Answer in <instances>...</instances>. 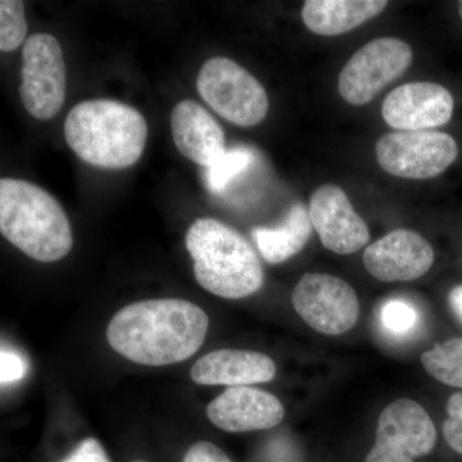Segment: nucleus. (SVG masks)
<instances>
[{
  "instance_id": "obj_14",
  "label": "nucleus",
  "mask_w": 462,
  "mask_h": 462,
  "mask_svg": "<svg viewBox=\"0 0 462 462\" xmlns=\"http://www.w3.org/2000/svg\"><path fill=\"white\" fill-rule=\"evenodd\" d=\"M284 415L278 398L251 387H229L207 407L212 424L230 433L270 430L281 424Z\"/></svg>"
},
{
  "instance_id": "obj_3",
  "label": "nucleus",
  "mask_w": 462,
  "mask_h": 462,
  "mask_svg": "<svg viewBox=\"0 0 462 462\" xmlns=\"http://www.w3.org/2000/svg\"><path fill=\"white\" fill-rule=\"evenodd\" d=\"M0 233L39 263L62 260L74 245L69 217L58 200L20 179L0 180Z\"/></svg>"
},
{
  "instance_id": "obj_18",
  "label": "nucleus",
  "mask_w": 462,
  "mask_h": 462,
  "mask_svg": "<svg viewBox=\"0 0 462 462\" xmlns=\"http://www.w3.org/2000/svg\"><path fill=\"white\" fill-rule=\"evenodd\" d=\"M310 209L298 202L289 209L284 223L278 227H256L252 231L258 251L269 263H282L296 256L307 245L312 231Z\"/></svg>"
},
{
  "instance_id": "obj_8",
  "label": "nucleus",
  "mask_w": 462,
  "mask_h": 462,
  "mask_svg": "<svg viewBox=\"0 0 462 462\" xmlns=\"http://www.w3.org/2000/svg\"><path fill=\"white\" fill-rule=\"evenodd\" d=\"M411 60V48L400 39L379 38L367 42L343 67L338 79L340 96L349 105H366L400 78Z\"/></svg>"
},
{
  "instance_id": "obj_4",
  "label": "nucleus",
  "mask_w": 462,
  "mask_h": 462,
  "mask_svg": "<svg viewBox=\"0 0 462 462\" xmlns=\"http://www.w3.org/2000/svg\"><path fill=\"white\" fill-rule=\"evenodd\" d=\"M194 276L203 289L226 300L252 296L263 284V269L245 236L215 218H199L187 234Z\"/></svg>"
},
{
  "instance_id": "obj_16",
  "label": "nucleus",
  "mask_w": 462,
  "mask_h": 462,
  "mask_svg": "<svg viewBox=\"0 0 462 462\" xmlns=\"http://www.w3.org/2000/svg\"><path fill=\"white\" fill-rule=\"evenodd\" d=\"M275 374V364L269 356L225 348L200 357L191 367L190 376L197 384L245 387L270 382Z\"/></svg>"
},
{
  "instance_id": "obj_5",
  "label": "nucleus",
  "mask_w": 462,
  "mask_h": 462,
  "mask_svg": "<svg viewBox=\"0 0 462 462\" xmlns=\"http://www.w3.org/2000/svg\"><path fill=\"white\" fill-rule=\"evenodd\" d=\"M197 88L209 107L238 126H256L269 112V97L263 85L229 58L207 60L200 69Z\"/></svg>"
},
{
  "instance_id": "obj_12",
  "label": "nucleus",
  "mask_w": 462,
  "mask_h": 462,
  "mask_svg": "<svg viewBox=\"0 0 462 462\" xmlns=\"http://www.w3.org/2000/svg\"><path fill=\"white\" fill-rule=\"evenodd\" d=\"M454 106L451 93L442 85L410 83L388 94L382 114L398 132H422L448 123Z\"/></svg>"
},
{
  "instance_id": "obj_11",
  "label": "nucleus",
  "mask_w": 462,
  "mask_h": 462,
  "mask_svg": "<svg viewBox=\"0 0 462 462\" xmlns=\"http://www.w3.org/2000/svg\"><path fill=\"white\" fill-rule=\"evenodd\" d=\"M310 217L322 245L338 254H352L369 242L366 223L355 211L345 190L333 184L319 187L310 199Z\"/></svg>"
},
{
  "instance_id": "obj_26",
  "label": "nucleus",
  "mask_w": 462,
  "mask_h": 462,
  "mask_svg": "<svg viewBox=\"0 0 462 462\" xmlns=\"http://www.w3.org/2000/svg\"><path fill=\"white\" fill-rule=\"evenodd\" d=\"M184 462H231L223 449L211 442H197L188 449Z\"/></svg>"
},
{
  "instance_id": "obj_29",
  "label": "nucleus",
  "mask_w": 462,
  "mask_h": 462,
  "mask_svg": "<svg viewBox=\"0 0 462 462\" xmlns=\"http://www.w3.org/2000/svg\"><path fill=\"white\" fill-rule=\"evenodd\" d=\"M133 462H144V461H133Z\"/></svg>"
},
{
  "instance_id": "obj_24",
  "label": "nucleus",
  "mask_w": 462,
  "mask_h": 462,
  "mask_svg": "<svg viewBox=\"0 0 462 462\" xmlns=\"http://www.w3.org/2000/svg\"><path fill=\"white\" fill-rule=\"evenodd\" d=\"M26 373V365L23 358L16 352L5 351L2 349L0 356V379L2 384H9V383L17 382L23 379Z\"/></svg>"
},
{
  "instance_id": "obj_6",
  "label": "nucleus",
  "mask_w": 462,
  "mask_h": 462,
  "mask_svg": "<svg viewBox=\"0 0 462 462\" xmlns=\"http://www.w3.org/2000/svg\"><path fill=\"white\" fill-rule=\"evenodd\" d=\"M20 97L36 120L47 121L63 107L66 65L60 42L51 33H33L23 50Z\"/></svg>"
},
{
  "instance_id": "obj_2",
  "label": "nucleus",
  "mask_w": 462,
  "mask_h": 462,
  "mask_svg": "<svg viewBox=\"0 0 462 462\" xmlns=\"http://www.w3.org/2000/svg\"><path fill=\"white\" fill-rule=\"evenodd\" d=\"M69 147L89 165L126 169L141 160L148 125L138 109L111 99L85 100L65 121Z\"/></svg>"
},
{
  "instance_id": "obj_19",
  "label": "nucleus",
  "mask_w": 462,
  "mask_h": 462,
  "mask_svg": "<svg viewBox=\"0 0 462 462\" xmlns=\"http://www.w3.org/2000/svg\"><path fill=\"white\" fill-rule=\"evenodd\" d=\"M421 364L438 382L462 389V337L438 343L421 355Z\"/></svg>"
},
{
  "instance_id": "obj_22",
  "label": "nucleus",
  "mask_w": 462,
  "mask_h": 462,
  "mask_svg": "<svg viewBox=\"0 0 462 462\" xmlns=\"http://www.w3.org/2000/svg\"><path fill=\"white\" fill-rule=\"evenodd\" d=\"M383 327L394 334H407L416 327L419 321L415 307L403 300H388L380 311Z\"/></svg>"
},
{
  "instance_id": "obj_15",
  "label": "nucleus",
  "mask_w": 462,
  "mask_h": 462,
  "mask_svg": "<svg viewBox=\"0 0 462 462\" xmlns=\"http://www.w3.org/2000/svg\"><path fill=\"white\" fill-rule=\"evenodd\" d=\"M171 134L182 156L206 169L226 151L223 127L194 100H180L173 107Z\"/></svg>"
},
{
  "instance_id": "obj_28",
  "label": "nucleus",
  "mask_w": 462,
  "mask_h": 462,
  "mask_svg": "<svg viewBox=\"0 0 462 462\" xmlns=\"http://www.w3.org/2000/svg\"><path fill=\"white\" fill-rule=\"evenodd\" d=\"M458 12H460V17L462 20V2H460V5H458Z\"/></svg>"
},
{
  "instance_id": "obj_1",
  "label": "nucleus",
  "mask_w": 462,
  "mask_h": 462,
  "mask_svg": "<svg viewBox=\"0 0 462 462\" xmlns=\"http://www.w3.org/2000/svg\"><path fill=\"white\" fill-rule=\"evenodd\" d=\"M208 316L179 298L148 300L125 306L107 328L109 346L127 360L166 366L188 360L205 342Z\"/></svg>"
},
{
  "instance_id": "obj_20",
  "label": "nucleus",
  "mask_w": 462,
  "mask_h": 462,
  "mask_svg": "<svg viewBox=\"0 0 462 462\" xmlns=\"http://www.w3.org/2000/svg\"><path fill=\"white\" fill-rule=\"evenodd\" d=\"M254 162H256V153L252 148L238 145V147L226 149L214 165L206 169L207 189L212 194L223 193L234 179L247 171Z\"/></svg>"
},
{
  "instance_id": "obj_23",
  "label": "nucleus",
  "mask_w": 462,
  "mask_h": 462,
  "mask_svg": "<svg viewBox=\"0 0 462 462\" xmlns=\"http://www.w3.org/2000/svg\"><path fill=\"white\" fill-rule=\"evenodd\" d=\"M447 419L443 424L446 442L462 456V391L456 392L447 402Z\"/></svg>"
},
{
  "instance_id": "obj_9",
  "label": "nucleus",
  "mask_w": 462,
  "mask_h": 462,
  "mask_svg": "<svg viewBox=\"0 0 462 462\" xmlns=\"http://www.w3.org/2000/svg\"><path fill=\"white\" fill-rule=\"evenodd\" d=\"M436 443V425L430 413L415 401L401 398L380 413L375 445L365 462H413L430 455Z\"/></svg>"
},
{
  "instance_id": "obj_13",
  "label": "nucleus",
  "mask_w": 462,
  "mask_h": 462,
  "mask_svg": "<svg viewBox=\"0 0 462 462\" xmlns=\"http://www.w3.org/2000/svg\"><path fill=\"white\" fill-rule=\"evenodd\" d=\"M434 251L428 240L411 230H394L364 252L367 272L379 282H411L430 272Z\"/></svg>"
},
{
  "instance_id": "obj_27",
  "label": "nucleus",
  "mask_w": 462,
  "mask_h": 462,
  "mask_svg": "<svg viewBox=\"0 0 462 462\" xmlns=\"http://www.w3.org/2000/svg\"><path fill=\"white\" fill-rule=\"evenodd\" d=\"M448 300L449 307L462 324V285H457L449 291Z\"/></svg>"
},
{
  "instance_id": "obj_10",
  "label": "nucleus",
  "mask_w": 462,
  "mask_h": 462,
  "mask_svg": "<svg viewBox=\"0 0 462 462\" xmlns=\"http://www.w3.org/2000/svg\"><path fill=\"white\" fill-rule=\"evenodd\" d=\"M291 302L300 319L325 336L351 330L360 314L355 289L329 273H306L294 288Z\"/></svg>"
},
{
  "instance_id": "obj_7",
  "label": "nucleus",
  "mask_w": 462,
  "mask_h": 462,
  "mask_svg": "<svg viewBox=\"0 0 462 462\" xmlns=\"http://www.w3.org/2000/svg\"><path fill=\"white\" fill-rule=\"evenodd\" d=\"M451 135L439 132H394L379 139L376 158L382 169L403 179L436 178L457 158Z\"/></svg>"
},
{
  "instance_id": "obj_25",
  "label": "nucleus",
  "mask_w": 462,
  "mask_h": 462,
  "mask_svg": "<svg viewBox=\"0 0 462 462\" xmlns=\"http://www.w3.org/2000/svg\"><path fill=\"white\" fill-rule=\"evenodd\" d=\"M62 462H111V460L98 440L87 438Z\"/></svg>"
},
{
  "instance_id": "obj_17",
  "label": "nucleus",
  "mask_w": 462,
  "mask_h": 462,
  "mask_svg": "<svg viewBox=\"0 0 462 462\" xmlns=\"http://www.w3.org/2000/svg\"><path fill=\"white\" fill-rule=\"evenodd\" d=\"M387 5L385 0H307L302 20L318 35L336 36L378 16Z\"/></svg>"
},
{
  "instance_id": "obj_21",
  "label": "nucleus",
  "mask_w": 462,
  "mask_h": 462,
  "mask_svg": "<svg viewBox=\"0 0 462 462\" xmlns=\"http://www.w3.org/2000/svg\"><path fill=\"white\" fill-rule=\"evenodd\" d=\"M27 23L25 5L21 0L0 2V51L17 50L25 42Z\"/></svg>"
}]
</instances>
